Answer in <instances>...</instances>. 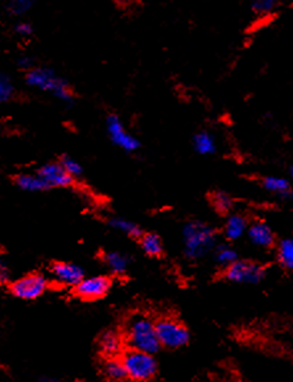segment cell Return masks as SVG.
<instances>
[{
	"label": "cell",
	"instance_id": "6da1fadb",
	"mask_svg": "<svg viewBox=\"0 0 293 382\" xmlns=\"http://www.w3.org/2000/svg\"><path fill=\"white\" fill-rule=\"evenodd\" d=\"M25 82L30 88L48 93L67 106H73L76 103V96L68 81L59 76L52 68L36 65L33 69L25 73Z\"/></svg>",
	"mask_w": 293,
	"mask_h": 382
},
{
	"label": "cell",
	"instance_id": "7a4b0ae2",
	"mask_svg": "<svg viewBox=\"0 0 293 382\" xmlns=\"http://www.w3.org/2000/svg\"><path fill=\"white\" fill-rule=\"evenodd\" d=\"M184 254L189 260H201L214 249L217 233L205 222L192 221L183 229Z\"/></svg>",
	"mask_w": 293,
	"mask_h": 382
},
{
	"label": "cell",
	"instance_id": "3957f363",
	"mask_svg": "<svg viewBox=\"0 0 293 382\" xmlns=\"http://www.w3.org/2000/svg\"><path fill=\"white\" fill-rule=\"evenodd\" d=\"M126 342L131 349L155 354L160 349L155 323L144 315H135L127 323Z\"/></svg>",
	"mask_w": 293,
	"mask_h": 382
},
{
	"label": "cell",
	"instance_id": "277c9868",
	"mask_svg": "<svg viewBox=\"0 0 293 382\" xmlns=\"http://www.w3.org/2000/svg\"><path fill=\"white\" fill-rule=\"evenodd\" d=\"M122 364L132 381L144 382L154 378L157 372V362L154 354L130 349L123 354Z\"/></svg>",
	"mask_w": 293,
	"mask_h": 382
},
{
	"label": "cell",
	"instance_id": "5b68a950",
	"mask_svg": "<svg viewBox=\"0 0 293 382\" xmlns=\"http://www.w3.org/2000/svg\"><path fill=\"white\" fill-rule=\"evenodd\" d=\"M157 339L160 345L177 349L186 345L190 340V333L186 330L185 325L177 322L172 318H164L155 323Z\"/></svg>",
	"mask_w": 293,
	"mask_h": 382
},
{
	"label": "cell",
	"instance_id": "8992f818",
	"mask_svg": "<svg viewBox=\"0 0 293 382\" xmlns=\"http://www.w3.org/2000/svg\"><path fill=\"white\" fill-rule=\"evenodd\" d=\"M265 270L259 263L250 261H236L226 267L225 278L227 281L242 284H256L263 281Z\"/></svg>",
	"mask_w": 293,
	"mask_h": 382
},
{
	"label": "cell",
	"instance_id": "52a82bcc",
	"mask_svg": "<svg viewBox=\"0 0 293 382\" xmlns=\"http://www.w3.org/2000/svg\"><path fill=\"white\" fill-rule=\"evenodd\" d=\"M106 131L108 138L117 147L122 149L123 151L135 152L140 147V141L137 137L130 134L126 130V126L123 125L122 120L115 115L110 114L106 118Z\"/></svg>",
	"mask_w": 293,
	"mask_h": 382
},
{
	"label": "cell",
	"instance_id": "ba28073f",
	"mask_svg": "<svg viewBox=\"0 0 293 382\" xmlns=\"http://www.w3.org/2000/svg\"><path fill=\"white\" fill-rule=\"evenodd\" d=\"M48 289V281L41 274H30L11 284V292L23 301H35Z\"/></svg>",
	"mask_w": 293,
	"mask_h": 382
},
{
	"label": "cell",
	"instance_id": "9c48e42d",
	"mask_svg": "<svg viewBox=\"0 0 293 382\" xmlns=\"http://www.w3.org/2000/svg\"><path fill=\"white\" fill-rule=\"evenodd\" d=\"M111 286H113V282L108 277L98 275V277L84 278L77 286H74V290L81 299L97 301L103 298L110 291Z\"/></svg>",
	"mask_w": 293,
	"mask_h": 382
},
{
	"label": "cell",
	"instance_id": "30bf717a",
	"mask_svg": "<svg viewBox=\"0 0 293 382\" xmlns=\"http://www.w3.org/2000/svg\"><path fill=\"white\" fill-rule=\"evenodd\" d=\"M38 175L49 188H67L73 185L74 179L64 170L59 163H47L41 166Z\"/></svg>",
	"mask_w": 293,
	"mask_h": 382
},
{
	"label": "cell",
	"instance_id": "8fae6325",
	"mask_svg": "<svg viewBox=\"0 0 293 382\" xmlns=\"http://www.w3.org/2000/svg\"><path fill=\"white\" fill-rule=\"evenodd\" d=\"M50 272H52V277L64 286L74 287L85 278L84 269L76 263H69V262L54 263Z\"/></svg>",
	"mask_w": 293,
	"mask_h": 382
},
{
	"label": "cell",
	"instance_id": "7c38bea8",
	"mask_svg": "<svg viewBox=\"0 0 293 382\" xmlns=\"http://www.w3.org/2000/svg\"><path fill=\"white\" fill-rule=\"evenodd\" d=\"M247 236L250 241L258 248H270L275 242V234L272 229L262 221H256L247 228Z\"/></svg>",
	"mask_w": 293,
	"mask_h": 382
},
{
	"label": "cell",
	"instance_id": "4fadbf2b",
	"mask_svg": "<svg viewBox=\"0 0 293 382\" xmlns=\"http://www.w3.org/2000/svg\"><path fill=\"white\" fill-rule=\"evenodd\" d=\"M248 228V222L242 214H231L225 224V237L230 241L242 238Z\"/></svg>",
	"mask_w": 293,
	"mask_h": 382
},
{
	"label": "cell",
	"instance_id": "5bb4252c",
	"mask_svg": "<svg viewBox=\"0 0 293 382\" xmlns=\"http://www.w3.org/2000/svg\"><path fill=\"white\" fill-rule=\"evenodd\" d=\"M15 184L19 187L21 191L42 192L48 190L47 184L38 173H35V175L33 173H21L19 176H16Z\"/></svg>",
	"mask_w": 293,
	"mask_h": 382
},
{
	"label": "cell",
	"instance_id": "9a60e30c",
	"mask_svg": "<svg viewBox=\"0 0 293 382\" xmlns=\"http://www.w3.org/2000/svg\"><path fill=\"white\" fill-rule=\"evenodd\" d=\"M263 187L267 191L279 195L284 200H287L292 196L291 184H289L288 179H284V178L267 176L263 179Z\"/></svg>",
	"mask_w": 293,
	"mask_h": 382
},
{
	"label": "cell",
	"instance_id": "2e32d148",
	"mask_svg": "<svg viewBox=\"0 0 293 382\" xmlns=\"http://www.w3.org/2000/svg\"><path fill=\"white\" fill-rule=\"evenodd\" d=\"M99 348L110 359L115 357L122 352V339L117 332H106L99 340Z\"/></svg>",
	"mask_w": 293,
	"mask_h": 382
},
{
	"label": "cell",
	"instance_id": "e0dca14e",
	"mask_svg": "<svg viewBox=\"0 0 293 382\" xmlns=\"http://www.w3.org/2000/svg\"><path fill=\"white\" fill-rule=\"evenodd\" d=\"M193 147L200 155H213L217 151L215 138L209 131H200L193 137Z\"/></svg>",
	"mask_w": 293,
	"mask_h": 382
},
{
	"label": "cell",
	"instance_id": "ac0fdd59",
	"mask_svg": "<svg viewBox=\"0 0 293 382\" xmlns=\"http://www.w3.org/2000/svg\"><path fill=\"white\" fill-rule=\"evenodd\" d=\"M103 373L110 381L122 382L127 378V373L123 366V364L117 359H108V361L103 364Z\"/></svg>",
	"mask_w": 293,
	"mask_h": 382
},
{
	"label": "cell",
	"instance_id": "d6986e66",
	"mask_svg": "<svg viewBox=\"0 0 293 382\" xmlns=\"http://www.w3.org/2000/svg\"><path fill=\"white\" fill-rule=\"evenodd\" d=\"M130 261H131L130 257L123 253L110 252L105 254V262H106L108 269L117 275L127 272Z\"/></svg>",
	"mask_w": 293,
	"mask_h": 382
},
{
	"label": "cell",
	"instance_id": "ffe728a7",
	"mask_svg": "<svg viewBox=\"0 0 293 382\" xmlns=\"http://www.w3.org/2000/svg\"><path fill=\"white\" fill-rule=\"evenodd\" d=\"M108 225L115 229L117 231H122L125 234H127L130 237H134V238H140L143 236V231L142 228L137 225L135 222L126 220L123 217H114L108 221Z\"/></svg>",
	"mask_w": 293,
	"mask_h": 382
},
{
	"label": "cell",
	"instance_id": "44dd1931",
	"mask_svg": "<svg viewBox=\"0 0 293 382\" xmlns=\"http://www.w3.org/2000/svg\"><path fill=\"white\" fill-rule=\"evenodd\" d=\"M140 245L143 252L146 253V255L151 257H157L163 253V242L161 238L155 234V233H146L140 237Z\"/></svg>",
	"mask_w": 293,
	"mask_h": 382
},
{
	"label": "cell",
	"instance_id": "7402d4cb",
	"mask_svg": "<svg viewBox=\"0 0 293 382\" xmlns=\"http://www.w3.org/2000/svg\"><path fill=\"white\" fill-rule=\"evenodd\" d=\"M36 4V0H10L6 10L10 16L21 18L27 15Z\"/></svg>",
	"mask_w": 293,
	"mask_h": 382
},
{
	"label": "cell",
	"instance_id": "603a6c76",
	"mask_svg": "<svg viewBox=\"0 0 293 382\" xmlns=\"http://www.w3.org/2000/svg\"><path fill=\"white\" fill-rule=\"evenodd\" d=\"M277 258L285 269H293V241L291 238H284L279 242Z\"/></svg>",
	"mask_w": 293,
	"mask_h": 382
},
{
	"label": "cell",
	"instance_id": "cb8c5ba5",
	"mask_svg": "<svg viewBox=\"0 0 293 382\" xmlns=\"http://www.w3.org/2000/svg\"><path fill=\"white\" fill-rule=\"evenodd\" d=\"M283 0H253L250 8L256 16H267L272 13Z\"/></svg>",
	"mask_w": 293,
	"mask_h": 382
},
{
	"label": "cell",
	"instance_id": "d4e9b609",
	"mask_svg": "<svg viewBox=\"0 0 293 382\" xmlns=\"http://www.w3.org/2000/svg\"><path fill=\"white\" fill-rule=\"evenodd\" d=\"M215 261L221 266H230L231 263H234L238 260V253L235 252L234 249L229 245H219L215 249Z\"/></svg>",
	"mask_w": 293,
	"mask_h": 382
},
{
	"label": "cell",
	"instance_id": "484cf974",
	"mask_svg": "<svg viewBox=\"0 0 293 382\" xmlns=\"http://www.w3.org/2000/svg\"><path fill=\"white\" fill-rule=\"evenodd\" d=\"M15 96V85L10 76L0 71V103L11 101Z\"/></svg>",
	"mask_w": 293,
	"mask_h": 382
},
{
	"label": "cell",
	"instance_id": "4316f807",
	"mask_svg": "<svg viewBox=\"0 0 293 382\" xmlns=\"http://www.w3.org/2000/svg\"><path fill=\"white\" fill-rule=\"evenodd\" d=\"M212 202L215 211L219 213H227L233 209V199L226 192H214L212 196Z\"/></svg>",
	"mask_w": 293,
	"mask_h": 382
},
{
	"label": "cell",
	"instance_id": "83f0119b",
	"mask_svg": "<svg viewBox=\"0 0 293 382\" xmlns=\"http://www.w3.org/2000/svg\"><path fill=\"white\" fill-rule=\"evenodd\" d=\"M59 164L64 167V170L68 172L69 175L74 179V178H79L82 173H84V168L82 166L79 164V161H76L74 158L69 156V155H64L59 161Z\"/></svg>",
	"mask_w": 293,
	"mask_h": 382
},
{
	"label": "cell",
	"instance_id": "f1b7e54d",
	"mask_svg": "<svg viewBox=\"0 0 293 382\" xmlns=\"http://www.w3.org/2000/svg\"><path fill=\"white\" fill-rule=\"evenodd\" d=\"M13 30L20 37H30L35 32V28L30 21H18L13 27Z\"/></svg>",
	"mask_w": 293,
	"mask_h": 382
},
{
	"label": "cell",
	"instance_id": "f546056e",
	"mask_svg": "<svg viewBox=\"0 0 293 382\" xmlns=\"http://www.w3.org/2000/svg\"><path fill=\"white\" fill-rule=\"evenodd\" d=\"M18 66H19L21 71H30V69H33L36 66V60L32 57V56H20L18 59Z\"/></svg>",
	"mask_w": 293,
	"mask_h": 382
},
{
	"label": "cell",
	"instance_id": "4dcf8cb0",
	"mask_svg": "<svg viewBox=\"0 0 293 382\" xmlns=\"http://www.w3.org/2000/svg\"><path fill=\"white\" fill-rule=\"evenodd\" d=\"M10 281V270L7 263L0 258V284H6Z\"/></svg>",
	"mask_w": 293,
	"mask_h": 382
},
{
	"label": "cell",
	"instance_id": "1f68e13d",
	"mask_svg": "<svg viewBox=\"0 0 293 382\" xmlns=\"http://www.w3.org/2000/svg\"><path fill=\"white\" fill-rule=\"evenodd\" d=\"M40 382H62L59 381V380H56V378H49V377H47V378H42L41 381Z\"/></svg>",
	"mask_w": 293,
	"mask_h": 382
},
{
	"label": "cell",
	"instance_id": "d6a6232c",
	"mask_svg": "<svg viewBox=\"0 0 293 382\" xmlns=\"http://www.w3.org/2000/svg\"><path fill=\"white\" fill-rule=\"evenodd\" d=\"M144 382H154L152 380H149V381H144Z\"/></svg>",
	"mask_w": 293,
	"mask_h": 382
}]
</instances>
